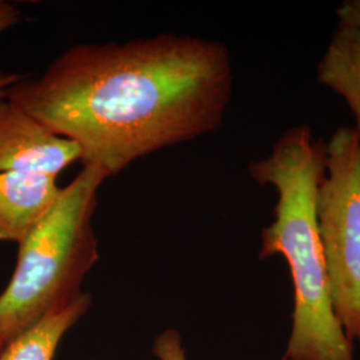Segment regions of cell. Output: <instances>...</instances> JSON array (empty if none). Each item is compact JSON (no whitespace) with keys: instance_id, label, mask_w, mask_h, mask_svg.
I'll list each match as a JSON object with an SVG mask.
<instances>
[{"instance_id":"cell-9","label":"cell","mask_w":360,"mask_h":360,"mask_svg":"<svg viewBox=\"0 0 360 360\" xmlns=\"http://www.w3.org/2000/svg\"><path fill=\"white\" fill-rule=\"evenodd\" d=\"M20 20V10L13 3L7 0H0V35L7 30L16 26ZM22 77L18 74H7L0 71V99L7 96V92L18 83Z\"/></svg>"},{"instance_id":"cell-6","label":"cell","mask_w":360,"mask_h":360,"mask_svg":"<svg viewBox=\"0 0 360 360\" xmlns=\"http://www.w3.org/2000/svg\"><path fill=\"white\" fill-rule=\"evenodd\" d=\"M41 174L0 172V242L20 243L55 206L62 187Z\"/></svg>"},{"instance_id":"cell-12","label":"cell","mask_w":360,"mask_h":360,"mask_svg":"<svg viewBox=\"0 0 360 360\" xmlns=\"http://www.w3.org/2000/svg\"><path fill=\"white\" fill-rule=\"evenodd\" d=\"M7 345V342H6V339H4V336H3V333H1V330H0V352H1V349L4 348V346Z\"/></svg>"},{"instance_id":"cell-2","label":"cell","mask_w":360,"mask_h":360,"mask_svg":"<svg viewBox=\"0 0 360 360\" xmlns=\"http://www.w3.org/2000/svg\"><path fill=\"white\" fill-rule=\"evenodd\" d=\"M327 142L307 124L288 129L270 155L251 162L259 186L278 193L274 221L260 233L259 259L282 255L294 285L287 360H354V345L336 319L318 227L316 202L326 175Z\"/></svg>"},{"instance_id":"cell-1","label":"cell","mask_w":360,"mask_h":360,"mask_svg":"<svg viewBox=\"0 0 360 360\" xmlns=\"http://www.w3.org/2000/svg\"><path fill=\"white\" fill-rule=\"evenodd\" d=\"M232 90L226 44L160 34L72 46L6 98L75 143L83 166L111 178L147 155L218 129Z\"/></svg>"},{"instance_id":"cell-7","label":"cell","mask_w":360,"mask_h":360,"mask_svg":"<svg viewBox=\"0 0 360 360\" xmlns=\"http://www.w3.org/2000/svg\"><path fill=\"white\" fill-rule=\"evenodd\" d=\"M316 80L345 99L355 119L352 129L360 139L359 32L338 25L316 67Z\"/></svg>"},{"instance_id":"cell-5","label":"cell","mask_w":360,"mask_h":360,"mask_svg":"<svg viewBox=\"0 0 360 360\" xmlns=\"http://www.w3.org/2000/svg\"><path fill=\"white\" fill-rule=\"evenodd\" d=\"M77 160L82 153L75 143L53 134L7 98L0 99V172L58 178Z\"/></svg>"},{"instance_id":"cell-4","label":"cell","mask_w":360,"mask_h":360,"mask_svg":"<svg viewBox=\"0 0 360 360\" xmlns=\"http://www.w3.org/2000/svg\"><path fill=\"white\" fill-rule=\"evenodd\" d=\"M316 215L336 319L360 343V139L352 127L327 142Z\"/></svg>"},{"instance_id":"cell-11","label":"cell","mask_w":360,"mask_h":360,"mask_svg":"<svg viewBox=\"0 0 360 360\" xmlns=\"http://www.w3.org/2000/svg\"><path fill=\"white\" fill-rule=\"evenodd\" d=\"M339 26L347 27L360 34V0L343 1L336 8Z\"/></svg>"},{"instance_id":"cell-3","label":"cell","mask_w":360,"mask_h":360,"mask_svg":"<svg viewBox=\"0 0 360 360\" xmlns=\"http://www.w3.org/2000/svg\"><path fill=\"white\" fill-rule=\"evenodd\" d=\"M105 179L99 168L83 166L62 187L49 215L19 243L13 276L0 294L6 342L82 294L83 279L99 259L92 220Z\"/></svg>"},{"instance_id":"cell-10","label":"cell","mask_w":360,"mask_h":360,"mask_svg":"<svg viewBox=\"0 0 360 360\" xmlns=\"http://www.w3.org/2000/svg\"><path fill=\"white\" fill-rule=\"evenodd\" d=\"M154 354L159 360H187L176 330H166L155 339Z\"/></svg>"},{"instance_id":"cell-8","label":"cell","mask_w":360,"mask_h":360,"mask_svg":"<svg viewBox=\"0 0 360 360\" xmlns=\"http://www.w3.org/2000/svg\"><path fill=\"white\" fill-rule=\"evenodd\" d=\"M90 307L91 295L87 292L55 307L34 326L7 342L0 352V360H53L65 333Z\"/></svg>"}]
</instances>
